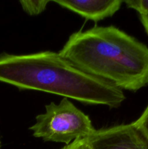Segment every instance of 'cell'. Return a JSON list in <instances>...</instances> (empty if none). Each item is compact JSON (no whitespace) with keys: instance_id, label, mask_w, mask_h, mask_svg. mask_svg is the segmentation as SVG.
Wrapping results in <instances>:
<instances>
[{"instance_id":"obj_1","label":"cell","mask_w":148,"mask_h":149,"mask_svg":"<svg viewBox=\"0 0 148 149\" xmlns=\"http://www.w3.org/2000/svg\"><path fill=\"white\" fill-rule=\"evenodd\" d=\"M0 82L20 90H38L110 108L119 107L126 98L123 90L84 72L59 52L52 51L27 55L2 52Z\"/></svg>"},{"instance_id":"obj_4","label":"cell","mask_w":148,"mask_h":149,"mask_svg":"<svg viewBox=\"0 0 148 149\" xmlns=\"http://www.w3.org/2000/svg\"><path fill=\"white\" fill-rule=\"evenodd\" d=\"M89 138L93 149H148V142L132 123L96 130Z\"/></svg>"},{"instance_id":"obj_7","label":"cell","mask_w":148,"mask_h":149,"mask_svg":"<svg viewBox=\"0 0 148 149\" xmlns=\"http://www.w3.org/2000/svg\"><path fill=\"white\" fill-rule=\"evenodd\" d=\"M132 125L148 142V106L139 119L132 122Z\"/></svg>"},{"instance_id":"obj_8","label":"cell","mask_w":148,"mask_h":149,"mask_svg":"<svg viewBox=\"0 0 148 149\" xmlns=\"http://www.w3.org/2000/svg\"><path fill=\"white\" fill-rule=\"evenodd\" d=\"M123 2L129 8L139 13V15H148V0H128Z\"/></svg>"},{"instance_id":"obj_2","label":"cell","mask_w":148,"mask_h":149,"mask_svg":"<svg viewBox=\"0 0 148 149\" xmlns=\"http://www.w3.org/2000/svg\"><path fill=\"white\" fill-rule=\"evenodd\" d=\"M59 53L121 90L136 92L148 84V47L113 26L75 32Z\"/></svg>"},{"instance_id":"obj_6","label":"cell","mask_w":148,"mask_h":149,"mask_svg":"<svg viewBox=\"0 0 148 149\" xmlns=\"http://www.w3.org/2000/svg\"><path fill=\"white\" fill-rule=\"evenodd\" d=\"M50 1L37 0V1H20L23 10L29 15H38L44 11Z\"/></svg>"},{"instance_id":"obj_10","label":"cell","mask_w":148,"mask_h":149,"mask_svg":"<svg viewBox=\"0 0 148 149\" xmlns=\"http://www.w3.org/2000/svg\"><path fill=\"white\" fill-rule=\"evenodd\" d=\"M140 20L145 29V31L148 34V15H139Z\"/></svg>"},{"instance_id":"obj_5","label":"cell","mask_w":148,"mask_h":149,"mask_svg":"<svg viewBox=\"0 0 148 149\" xmlns=\"http://www.w3.org/2000/svg\"><path fill=\"white\" fill-rule=\"evenodd\" d=\"M53 2L86 19L97 22L112 17L120 8L123 1L120 0H56Z\"/></svg>"},{"instance_id":"obj_9","label":"cell","mask_w":148,"mask_h":149,"mask_svg":"<svg viewBox=\"0 0 148 149\" xmlns=\"http://www.w3.org/2000/svg\"><path fill=\"white\" fill-rule=\"evenodd\" d=\"M61 149H93L89 138H79L73 141L68 145H65Z\"/></svg>"},{"instance_id":"obj_3","label":"cell","mask_w":148,"mask_h":149,"mask_svg":"<svg viewBox=\"0 0 148 149\" xmlns=\"http://www.w3.org/2000/svg\"><path fill=\"white\" fill-rule=\"evenodd\" d=\"M45 110L29 128L35 138L68 145L79 138L90 137L96 131L89 117L66 97L58 104L52 102L46 105Z\"/></svg>"},{"instance_id":"obj_11","label":"cell","mask_w":148,"mask_h":149,"mask_svg":"<svg viewBox=\"0 0 148 149\" xmlns=\"http://www.w3.org/2000/svg\"><path fill=\"white\" fill-rule=\"evenodd\" d=\"M0 148H1V141H0Z\"/></svg>"}]
</instances>
